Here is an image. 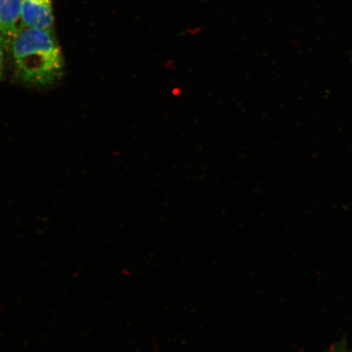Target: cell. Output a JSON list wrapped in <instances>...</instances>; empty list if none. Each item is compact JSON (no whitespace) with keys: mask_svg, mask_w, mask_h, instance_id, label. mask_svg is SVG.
<instances>
[{"mask_svg":"<svg viewBox=\"0 0 352 352\" xmlns=\"http://www.w3.org/2000/svg\"><path fill=\"white\" fill-rule=\"evenodd\" d=\"M21 0H0V34L8 46L21 28Z\"/></svg>","mask_w":352,"mask_h":352,"instance_id":"3","label":"cell"},{"mask_svg":"<svg viewBox=\"0 0 352 352\" xmlns=\"http://www.w3.org/2000/svg\"><path fill=\"white\" fill-rule=\"evenodd\" d=\"M8 50L17 78L28 85H51L63 73V52L52 32L21 26Z\"/></svg>","mask_w":352,"mask_h":352,"instance_id":"1","label":"cell"},{"mask_svg":"<svg viewBox=\"0 0 352 352\" xmlns=\"http://www.w3.org/2000/svg\"><path fill=\"white\" fill-rule=\"evenodd\" d=\"M21 26L52 32L54 26L52 0H21Z\"/></svg>","mask_w":352,"mask_h":352,"instance_id":"2","label":"cell"},{"mask_svg":"<svg viewBox=\"0 0 352 352\" xmlns=\"http://www.w3.org/2000/svg\"><path fill=\"white\" fill-rule=\"evenodd\" d=\"M8 48V43L3 35L0 34V80H2L4 69V54Z\"/></svg>","mask_w":352,"mask_h":352,"instance_id":"4","label":"cell"}]
</instances>
